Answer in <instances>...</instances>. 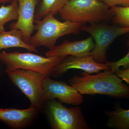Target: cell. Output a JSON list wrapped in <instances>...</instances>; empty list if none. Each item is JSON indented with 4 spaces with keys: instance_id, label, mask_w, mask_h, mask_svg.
I'll return each instance as SVG.
<instances>
[{
    "instance_id": "cell-1",
    "label": "cell",
    "mask_w": 129,
    "mask_h": 129,
    "mask_svg": "<svg viewBox=\"0 0 129 129\" xmlns=\"http://www.w3.org/2000/svg\"><path fill=\"white\" fill-rule=\"evenodd\" d=\"M70 85L82 95L102 94L117 98H129V86L111 70L92 75L87 72L75 75L69 80Z\"/></svg>"
},
{
    "instance_id": "cell-2",
    "label": "cell",
    "mask_w": 129,
    "mask_h": 129,
    "mask_svg": "<svg viewBox=\"0 0 129 129\" xmlns=\"http://www.w3.org/2000/svg\"><path fill=\"white\" fill-rule=\"evenodd\" d=\"M59 14L64 21L90 24L110 20L114 16L100 0H69Z\"/></svg>"
},
{
    "instance_id": "cell-3",
    "label": "cell",
    "mask_w": 129,
    "mask_h": 129,
    "mask_svg": "<svg viewBox=\"0 0 129 129\" xmlns=\"http://www.w3.org/2000/svg\"><path fill=\"white\" fill-rule=\"evenodd\" d=\"M35 23L34 30L37 32L30 37L29 45L36 48L45 46L49 50L56 46L60 37L71 34H78L83 24L68 21L61 22L53 15L46 16Z\"/></svg>"
},
{
    "instance_id": "cell-4",
    "label": "cell",
    "mask_w": 129,
    "mask_h": 129,
    "mask_svg": "<svg viewBox=\"0 0 129 129\" xmlns=\"http://www.w3.org/2000/svg\"><path fill=\"white\" fill-rule=\"evenodd\" d=\"M64 57H47L33 53L18 51L0 53V61L6 66V72L12 70H29L50 77L53 68Z\"/></svg>"
},
{
    "instance_id": "cell-5",
    "label": "cell",
    "mask_w": 129,
    "mask_h": 129,
    "mask_svg": "<svg viewBox=\"0 0 129 129\" xmlns=\"http://www.w3.org/2000/svg\"><path fill=\"white\" fill-rule=\"evenodd\" d=\"M46 102V113L52 128L91 129L80 107L68 108L56 99Z\"/></svg>"
},
{
    "instance_id": "cell-6",
    "label": "cell",
    "mask_w": 129,
    "mask_h": 129,
    "mask_svg": "<svg viewBox=\"0 0 129 129\" xmlns=\"http://www.w3.org/2000/svg\"><path fill=\"white\" fill-rule=\"evenodd\" d=\"M6 72L14 85L29 99L30 106L39 110L41 109L45 102L43 98V84L47 76L39 72L21 69Z\"/></svg>"
},
{
    "instance_id": "cell-7",
    "label": "cell",
    "mask_w": 129,
    "mask_h": 129,
    "mask_svg": "<svg viewBox=\"0 0 129 129\" xmlns=\"http://www.w3.org/2000/svg\"><path fill=\"white\" fill-rule=\"evenodd\" d=\"M81 30L88 32L94 40V47L90 55L97 62L105 63L109 47L117 37L129 33V27L98 23L89 25H82Z\"/></svg>"
},
{
    "instance_id": "cell-8",
    "label": "cell",
    "mask_w": 129,
    "mask_h": 129,
    "mask_svg": "<svg viewBox=\"0 0 129 129\" xmlns=\"http://www.w3.org/2000/svg\"><path fill=\"white\" fill-rule=\"evenodd\" d=\"M44 102L58 99L62 103L79 106L84 102L83 95L71 85L63 81H58L47 76L43 84Z\"/></svg>"
},
{
    "instance_id": "cell-9",
    "label": "cell",
    "mask_w": 129,
    "mask_h": 129,
    "mask_svg": "<svg viewBox=\"0 0 129 129\" xmlns=\"http://www.w3.org/2000/svg\"><path fill=\"white\" fill-rule=\"evenodd\" d=\"M78 69L89 74L98 73L101 71L111 70L107 64L95 61L91 56L76 57L72 56L65 57L53 69L51 76L59 78L69 69Z\"/></svg>"
},
{
    "instance_id": "cell-10",
    "label": "cell",
    "mask_w": 129,
    "mask_h": 129,
    "mask_svg": "<svg viewBox=\"0 0 129 129\" xmlns=\"http://www.w3.org/2000/svg\"><path fill=\"white\" fill-rule=\"evenodd\" d=\"M19 5L18 18L17 22L9 25L10 29H17L22 31L23 40L29 44L34 30L35 9L39 0H16Z\"/></svg>"
},
{
    "instance_id": "cell-11",
    "label": "cell",
    "mask_w": 129,
    "mask_h": 129,
    "mask_svg": "<svg viewBox=\"0 0 129 129\" xmlns=\"http://www.w3.org/2000/svg\"><path fill=\"white\" fill-rule=\"evenodd\" d=\"M92 36L81 41H69L65 40L59 45L46 52L47 57H64L72 56L76 57L90 55L94 47Z\"/></svg>"
},
{
    "instance_id": "cell-12",
    "label": "cell",
    "mask_w": 129,
    "mask_h": 129,
    "mask_svg": "<svg viewBox=\"0 0 129 129\" xmlns=\"http://www.w3.org/2000/svg\"><path fill=\"white\" fill-rule=\"evenodd\" d=\"M38 110L31 106L24 109L0 108V121L12 129L23 128L34 120Z\"/></svg>"
},
{
    "instance_id": "cell-13",
    "label": "cell",
    "mask_w": 129,
    "mask_h": 129,
    "mask_svg": "<svg viewBox=\"0 0 129 129\" xmlns=\"http://www.w3.org/2000/svg\"><path fill=\"white\" fill-rule=\"evenodd\" d=\"M22 33L21 30L13 29L9 31L0 33V53L3 49L19 47L25 48L29 51L38 52L35 47L25 43L23 40Z\"/></svg>"
},
{
    "instance_id": "cell-14",
    "label": "cell",
    "mask_w": 129,
    "mask_h": 129,
    "mask_svg": "<svg viewBox=\"0 0 129 129\" xmlns=\"http://www.w3.org/2000/svg\"><path fill=\"white\" fill-rule=\"evenodd\" d=\"M114 109L106 112L108 117L107 126L114 129H129V109H124L118 105Z\"/></svg>"
},
{
    "instance_id": "cell-15",
    "label": "cell",
    "mask_w": 129,
    "mask_h": 129,
    "mask_svg": "<svg viewBox=\"0 0 129 129\" xmlns=\"http://www.w3.org/2000/svg\"><path fill=\"white\" fill-rule=\"evenodd\" d=\"M69 0H42L35 12L34 23L46 16L59 13Z\"/></svg>"
},
{
    "instance_id": "cell-16",
    "label": "cell",
    "mask_w": 129,
    "mask_h": 129,
    "mask_svg": "<svg viewBox=\"0 0 129 129\" xmlns=\"http://www.w3.org/2000/svg\"><path fill=\"white\" fill-rule=\"evenodd\" d=\"M18 8L16 0H12L10 5L0 7V33L6 31L5 26L7 23L18 19Z\"/></svg>"
},
{
    "instance_id": "cell-17",
    "label": "cell",
    "mask_w": 129,
    "mask_h": 129,
    "mask_svg": "<svg viewBox=\"0 0 129 129\" xmlns=\"http://www.w3.org/2000/svg\"><path fill=\"white\" fill-rule=\"evenodd\" d=\"M111 9L114 15L113 19L114 22L129 27V7L114 6Z\"/></svg>"
},
{
    "instance_id": "cell-18",
    "label": "cell",
    "mask_w": 129,
    "mask_h": 129,
    "mask_svg": "<svg viewBox=\"0 0 129 129\" xmlns=\"http://www.w3.org/2000/svg\"><path fill=\"white\" fill-rule=\"evenodd\" d=\"M110 67L111 70L114 73L120 67H123L125 69L129 68V51L120 60L114 62L106 61V62Z\"/></svg>"
},
{
    "instance_id": "cell-19",
    "label": "cell",
    "mask_w": 129,
    "mask_h": 129,
    "mask_svg": "<svg viewBox=\"0 0 129 129\" xmlns=\"http://www.w3.org/2000/svg\"><path fill=\"white\" fill-rule=\"evenodd\" d=\"M109 8L121 5L124 7H129V0H100Z\"/></svg>"
},
{
    "instance_id": "cell-20",
    "label": "cell",
    "mask_w": 129,
    "mask_h": 129,
    "mask_svg": "<svg viewBox=\"0 0 129 129\" xmlns=\"http://www.w3.org/2000/svg\"><path fill=\"white\" fill-rule=\"evenodd\" d=\"M114 73L129 85V68L125 69H118L114 72Z\"/></svg>"
},
{
    "instance_id": "cell-21",
    "label": "cell",
    "mask_w": 129,
    "mask_h": 129,
    "mask_svg": "<svg viewBox=\"0 0 129 129\" xmlns=\"http://www.w3.org/2000/svg\"><path fill=\"white\" fill-rule=\"evenodd\" d=\"M12 0H0V3H5L11 1Z\"/></svg>"
}]
</instances>
